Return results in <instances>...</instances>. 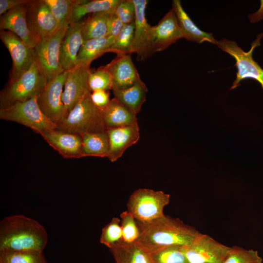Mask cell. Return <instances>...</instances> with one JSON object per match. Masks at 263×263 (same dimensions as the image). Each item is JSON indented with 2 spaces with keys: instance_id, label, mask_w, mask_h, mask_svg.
I'll return each mask as SVG.
<instances>
[{
  "instance_id": "cell-19",
  "label": "cell",
  "mask_w": 263,
  "mask_h": 263,
  "mask_svg": "<svg viewBox=\"0 0 263 263\" xmlns=\"http://www.w3.org/2000/svg\"><path fill=\"white\" fill-rule=\"evenodd\" d=\"M82 22L69 25L62 41L60 48L59 61L65 71L76 66V58L84 42L81 34Z\"/></svg>"
},
{
  "instance_id": "cell-6",
  "label": "cell",
  "mask_w": 263,
  "mask_h": 263,
  "mask_svg": "<svg viewBox=\"0 0 263 263\" xmlns=\"http://www.w3.org/2000/svg\"><path fill=\"white\" fill-rule=\"evenodd\" d=\"M169 199L170 195L161 190L139 188L130 195L127 211L137 222L148 223L164 215V208Z\"/></svg>"
},
{
  "instance_id": "cell-1",
  "label": "cell",
  "mask_w": 263,
  "mask_h": 263,
  "mask_svg": "<svg viewBox=\"0 0 263 263\" xmlns=\"http://www.w3.org/2000/svg\"><path fill=\"white\" fill-rule=\"evenodd\" d=\"M139 236L136 241L149 254L171 246L190 244L201 234L178 218L165 214L148 223L138 222Z\"/></svg>"
},
{
  "instance_id": "cell-7",
  "label": "cell",
  "mask_w": 263,
  "mask_h": 263,
  "mask_svg": "<svg viewBox=\"0 0 263 263\" xmlns=\"http://www.w3.org/2000/svg\"><path fill=\"white\" fill-rule=\"evenodd\" d=\"M68 26L58 27L53 33L40 39L33 48L34 62L47 81L65 71L60 63V48Z\"/></svg>"
},
{
  "instance_id": "cell-16",
  "label": "cell",
  "mask_w": 263,
  "mask_h": 263,
  "mask_svg": "<svg viewBox=\"0 0 263 263\" xmlns=\"http://www.w3.org/2000/svg\"><path fill=\"white\" fill-rule=\"evenodd\" d=\"M0 30L15 34L28 46L34 48L40 39L30 30L26 19V4L16 7L0 16Z\"/></svg>"
},
{
  "instance_id": "cell-11",
  "label": "cell",
  "mask_w": 263,
  "mask_h": 263,
  "mask_svg": "<svg viewBox=\"0 0 263 263\" xmlns=\"http://www.w3.org/2000/svg\"><path fill=\"white\" fill-rule=\"evenodd\" d=\"M90 66V64L78 65L67 71L62 95L64 118L83 96L92 93L88 81L91 71Z\"/></svg>"
},
{
  "instance_id": "cell-30",
  "label": "cell",
  "mask_w": 263,
  "mask_h": 263,
  "mask_svg": "<svg viewBox=\"0 0 263 263\" xmlns=\"http://www.w3.org/2000/svg\"><path fill=\"white\" fill-rule=\"evenodd\" d=\"M134 26L135 21L131 24L123 26L119 34L115 37L110 48V52L114 53L117 56L130 54Z\"/></svg>"
},
{
  "instance_id": "cell-3",
  "label": "cell",
  "mask_w": 263,
  "mask_h": 263,
  "mask_svg": "<svg viewBox=\"0 0 263 263\" xmlns=\"http://www.w3.org/2000/svg\"><path fill=\"white\" fill-rule=\"evenodd\" d=\"M89 93L83 96L68 115L57 125V129L81 135L107 131L103 110L96 106Z\"/></svg>"
},
{
  "instance_id": "cell-22",
  "label": "cell",
  "mask_w": 263,
  "mask_h": 263,
  "mask_svg": "<svg viewBox=\"0 0 263 263\" xmlns=\"http://www.w3.org/2000/svg\"><path fill=\"white\" fill-rule=\"evenodd\" d=\"M172 9L175 12L183 38L190 41L202 43L208 42L215 45L217 40L212 33L200 29L184 10L180 0H173Z\"/></svg>"
},
{
  "instance_id": "cell-26",
  "label": "cell",
  "mask_w": 263,
  "mask_h": 263,
  "mask_svg": "<svg viewBox=\"0 0 263 263\" xmlns=\"http://www.w3.org/2000/svg\"><path fill=\"white\" fill-rule=\"evenodd\" d=\"M115 38L112 36L93 38L84 40L78 52L76 58V66L91 64L95 59L104 54L110 52Z\"/></svg>"
},
{
  "instance_id": "cell-35",
  "label": "cell",
  "mask_w": 263,
  "mask_h": 263,
  "mask_svg": "<svg viewBox=\"0 0 263 263\" xmlns=\"http://www.w3.org/2000/svg\"><path fill=\"white\" fill-rule=\"evenodd\" d=\"M122 241L126 243L135 242L139 236V229L133 216L127 210L120 215Z\"/></svg>"
},
{
  "instance_id": "cell-28",
  "label": "cell",
  "mask_w": 263,
  "mask_h": 263,
  "mask_svg": "<svg viewBox=\"0 0 263 263\" xmlns=\"http://www.w3.org/2000/svg\"><path fill=\"white\" fill-rule=\"evenodd\" d=\"M111 13L112 12L94 13L85 21L82 22L81 34L84 40L108 36L109 19Z\"/></svg>"
},
{
  "instance_id": "cell-34",
  "label": "cell",
  "mask_w": 263,
  "mask_h": 263,
  "mask_svg": "<svg viewBox=\"0 0 263 263\" xmlns=\"http://www.w3.org/2000/svg\"><path fill=\"white\" fill-rule=\"evenodd\" d=\"M88 81L92 92L96 90L109 91L112 90V77L105 66H100L94 71L91 70Z\"/></svg>"
},
{
  "instance_id": "cell-24",
  "label": "cell",
  "mask_w": 263,
  "mask_h": 263,
  "mask_svg": "<svg viewBox=\"0 0 263 263\" xmlns=\"http://www.w3.org/2000/svg\"><path fill=\"white\" fill-rule=\"evenodd\" d=\"M148 91L147 86L141 78L130 87L113 91L114 98L135 114L140 112L146 101Z\"/></svg>"
},
{
  "instance_id": "cell-25",
  "label": "cell",
  "mask_w": 263,
  "mask_h": 263,
  "mask_svg": "<svg viewBox=\"0 0 263 263\" xmlns=\"http://www.w3.org/2000/svg\"><path fill=\"white\" fill-rule=\"evenodd\" d=\"M110 250L116 263H154L150 254L136 242L122 241Z\"/></svg>"
},
{
  "instance_id": "cell-39",
  "label": "cell",
  "mask_w": 263,
  "mask_h": 263,
  "mask_svg": "<svg viewBox=\"0 0 263 263\" xmlns=\"http://www.w3.org/2000/svg\"><path fill=\"white\" fill-rule=\"evenodd\" d=\"M124 24L114 12L111 13L108 23V36L115 37L119 34Z\"/></svg>"
},
{
  "instance_id": "cell-12",
  "label": "cell",
  "mask_w": 263,
  "mask_h": 263,
  "mask_svg": "<svg viewBox=\"0 0 263 263\" xmlns=\"http://www.w3.org/2000/svg\"><path fill=\"white\" fill-rule=\"evenodd\" d=\"M0 38L9 51L12 60L10 81H13L28 71L34 62L33 49L15 34L0 30Z\"/></svg>"
},
{
  "instance_id": "cell-32",
  "label": "cell",
  "mask_w": 263,
  "mask_h": 263,
  "mask_svg": "<svg viewBox=\"0 0 263 263\" xmlns=\"http://www.w3.org/2000/svg\"><path fill=\"white\" fill-rule=\"evenodd\" d=\"M121 220L113 217L102 229L99 242L110 249L122 242Z\"/></svg>"
},
{
  "instance_id": "cell-38",
  "label": "cell",
  "mask_w": 263,
  "mask_h": 263,
  "mask_svg": "<svg viewBox=\"0 0 263 263\" xmlns=\"http://www.w3.org/2000/svg\"><path fill=\"white\" fill-rule=\"evenodd\" d=\"M91 96L94 104L102 110L107 107L111 101L109 91L96 90L92 92Z\"/></svg>"
},
{
  "instance_id": "cell-8",
  "label": "cell",
  "mask_w": 263,
  "mask_h": 263,
  "mask_svg": "<svg viewBox=\"0 0 263 263\" xmlns=\"http://www.w3.org/2000/svg\"><path fill=\"white\" fill-rule=\"evenodd\" d=\"M38 97L0 109V118L22 124L39 134L44 131L57 129V125L40 110L37 101Z\"/></svg>"
},
{
  "instance_id": "cell-37",
  "label": "cell",
  "mask_w": 263,
  "mask_h": 263,
  "mask_svg": "<svg viewBox=\"0 0 263 263\" xmlns=\"http://www.w3.org/2000/svg\"><path fill=\"white\" fill-rule=\"evenodd\" d=\"M114 13L124 25L131 24L135 19V8L132 0H120Z\"/></svg>"
},
{
  "instance_id": "cell-23",
  "label": "cell",
  "mask_w": 263,
  "mask_h": 263,
  "mask_svg": "<svg viewBox=\"0 0 263 263\" xmlns=\"http://www.w3.org/2000/svg\"><path fill=\"white\" fill-rule=\"evenodd\" d=\"M103 117L107 130L138 124L136 114L115 98L103 109Z\"/></svg>"
},
{
  "instance_id": "cell-2",
  "label": "cell",
  "mask_w": 263,
  "mask_h": 263,
  "mask_svg": "<svg viewBox=\"0 0 263 263\" xmlns=\"http://www.w3.org/2000/svg\"><path fill=\"white\" fill-rule=\"evenodd\" d=\"M47 241L45 228L34 219L18 214L0 222V251L42 252Z\"/></svg>"
},
{
  "instance_id": "cell-13",
  "label": "cell",
  "mask_w": 263,
  "mask_h": 263,
  "mask_svg": "<svg viewBox=\"0 0 263 263\" xmlns=\"http://www.w3.org/2000/svg\"><path fill=\"white\" fill-rule=\"evenodd\" d=\"M135 8V19L133 38L130 54L135 53L137 61H144L154 53L151 36V25L145 16V10L148 1L132 0Z\"/></svg>"
},
{
  "instance_id": "cell-33",
  "label": "cell",
  "mask_w": 263,
  "mask_h": 263,
  "mask_svg": "<svg viewBox=\"0 0 263 263\" xmlns=\"http://www.w3.org/2000/svg\"><path fill=\"white\" fill-rule=\"evenodd\" d=\"M223 263H263V259L257 250L234 245Z\"/></svg>"
},
{
  "instance_id": "cell-29",
  "label": "cell",
  "mask_w": 263,
  "mask_h": 263,
  "mask_svg": "<svg viewBox=\"0 0 263 263\" xmlns=\"http://www.w3.org/2000/svg\"><path fill=\"white\" fill-rule=\"evenodd\" d=\"M0 263H48L42 252L0 251Z\"/></svg>"
},
{
  "instance_id": "cell-4",
  "label": "cell",
  "mask_w": 263,
  "mask_h": 263,
  "mask_svg": "<svg viewBox=\"0 0 263 263\" xmlns=\"http://www.w3.org/2000/svg\"><path fill=\"white\" fill-rule=\"evenodd\" d=\"M263 33L257 35L248 52L244 51L237 43L231 40L223 38L217 40L216 45L228 54L235 60L237 68L236 77L233 82L230 90L234 89L240 85V82L246 78H252L258 81L263 89V69L253 58L255 49L261 45Z\"/></svg>"
},
{
  "instance_id": "cell-31",
  "label": "cell",
  "mask_w": 263,
  "mask_h": 263,
  "mask_svg": "<svg viewBox=\"0 0 263 263\" xmlns=\"http://www.w3.org/2000/svg\"><path fill=\"white\" fill-rule=\"evenodd\" d=\"M183 247L169 246L150 254L154 263H188Z\"/></svg>"
},
{
  "instance_id": "cell-10",
  "label": "cell",
  "mask_w": 263,
  "mask_h": 263,
  "mask_svg": "<svg viewBox=\"0 0 263 263\" xmlns=\"http://www.w3.org/2000/svg\"><path fill=\"white\" fill-rule=\"evenodd\" d=\"M67 71L47 81L38 97L37 101L42 113L56 125L64 118V105L62 99Z\"/></svg>"
},
{
  "instance_id": "cell-17",
  "label": "cell",
  "mask_w": 263,
  "mask_h": 263,
  "mask_svg": "<svg viewBox=\"0 0 263 263\" xmlns=\"http://www.w3.org/2000/svg\"><path fill=\"white\" fill-rule=\"evenodd\" d=\"M44 140L65 158L82 157V138L80 135L57 129L39 133Z\"/></svg>"
},
{
  "instance_id": "cell-14",
  "label": "cell",
  "mask_w": 263,
  "mask_h": 263,
  "mask_svg": "<svg viewBox=\"0 0 263 263\" xmlns=\"http://www.w3.org/2000/svg\"><path fill=\"white\" fill-rule=\"evenodd\" d=\"M26 19L32 32L40 39L53 33L57 22L44 0H30L26 4Z\"/></svg>"
},
{
  "instance_id": "cell-21",
  "label": "cell",
  "mask_w": 263,
  "mask_h": 263,
  "mask_svg": "<svg viewBox=\"0 0 263 263\" xmlns=\"http://www.w3.org/2000/svg\"><path fill=\"white\" fill-rule=\"evenodd\" d=\"M120 0H73L68 14V25L80 21L88 14L114 12Z\"/></svg>"
},
{
  "instance_id": "cell-40",
  "label": "cell",
  "mask_w": 263,
  "mask_h": 263,
  "mask_svg": "<svg viewBox=\"0 0 263 263\" xmlns=\"http://www.w3.org/2000/svg\"><path fill=\"white\" fill-rule=\"evenodd\" d=\"M30 0H0V16L8 11L19 5L26 4Z\"/></svg>"
},
{
  "instance_id": "cell-15",
  "label": "cell",
  "mask_w": 263,
  "mask_h": 263,
  "mask_svg": "<svg viewBox=\"0 0 263 263\" xmlns=\"http://www.w3.org/2000/svg\"><path fill=\"white\" fill-rule=\"evenodd\" d=\"M150 33L154 53L164 50L183 38L176 14L172 9L165 15L157 24L151 26Z\"/></svg>"
},
{
  "instance_id": "cell-5",
  "label": "cell",
  "mask_w": 263,
  "mask_h": 263,
  "mask_svg": "<svg viewBox=\"0 0 263 263\" xmlns=\"http://www.w3.org/2000/svg\"><path fill=\"white\" fill-rule=\"evenodd\" d=\"M47 79L34 62L29 69L20 77L9 80L0 94V109L39 95Z\"/></svg>"
},
{
  "instance_id": "cell-9",
  "label": "cell",
  "mask_w": 263,
  "mask_h": 263,
  "mask_svg": "<svg viewBox=\"0 0 263 263\" xmlns=\"http://www.w3.org/2000/svg\"><path fill=\"white\" fill-rule=\"evenodd\" d=\"M183 248L188 263H223L231 247L201 233L190 244Z\"/></svg>"
},
{
  "instance_id": "cell-27",
  "label": "cell",
  "mask_w": 263,
  "mask_h": 263,
  "mask_svg": "<svg viewBox=\"0 0 263 263\" xmlns=\"http://www.w3.org/2000/svg\"><path fill=\"white\" fill-rule=\"evenodd\" d=\"M81 136L82 138V157H107L109 150V140L107 131L86 133Z\"/></svg>"
},
{
  "instance_id": "cell-20",
  "label": "cell",
  "mask_w": 263,
  "mask_h": 263,
  "mask_svg": "<svg viewBox=\"0 0 263 263\" xmlns=\"http://www.w3.org/2000/svg\"><path fill=\"white\" fill-rule=\"evenodd\" d=\"M109 140L107 158L112 162L117 161L129 147L139 139V127L134 125L107 130Z\"/></svg>"
},
{
  "instance_id": "cell-36",
  "label": "cell",
  "mask_w": 263,
  "mask_h": 263,
  "mask_svg": "<svg viewBox=\"0 0 263 263\" xmlns=\"http://www.w3.org/2000/svg\"><path fill=\"white\" fill-rule=\"evenodd\" d=\"M56 19L58 27L68 25L67 16L73 0H44Z\"/></svg>"
},
{
  "instance_id": "cell-18",
  "label": "cell",
  "mask_w": 263,
  "mask_h": 263,
  "mask_svg": "<svg viewBox=\"0 0 263 263\" xmlns=\"http://www.w3.org/2000/svg\"><path fill=\"white\" fill-rule=\"evenodd\" d=\"M131 55H118L105 65L112 77V90L128 88L140 79Z\"/></svg>"
}]
</instances>
